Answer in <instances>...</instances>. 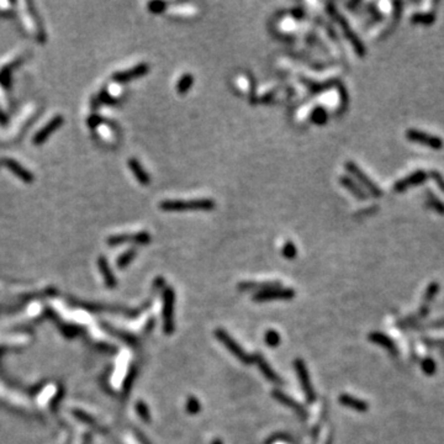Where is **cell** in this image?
<instances>
[{"mask_svg":"<svg viewBox=\"0 0 444 444\" xmlns=\"http://www.w3.org/2000/svg\"><path fill=\"white\" fill-rule=\"evenodd\" d=\"M425 200L428 209L433 210L435 213L440 214V215H444V201L441 200L432 190H426Z\"/></svg>","mask_w":444,"mask_h":444,"instance_id":"44dd1931","label":"cell"},{"mask_svg":"<svg viewBox=\"0 0 444 444\" xmlns=\"http://www.w3.org/2000/svg\"><path fill=\"white\" fill-rule=\"evenodd\" d=\"M438 291H440V284H438V282H431L425 292L426 301H431V300L435 299L436 295L438 294Z\"/></svg>","mask_w":444,"mask_h":444,"instance_id":"4dcf8cb0","label":"cell"},{"mask_svg":"<svg viewBox=\"0 0 444 444\" xmlns=\"http://www.w3.org/2000/svg\"><path fill=\"white\" fill-rule=\"evenodd\" d=\"M274 98V92L268 93V94H264L263 97L259 98V100H257V103H261V104H264V103H269L272 99Z\"/></svg>","mask_w":444,"mask_h":444,"instance_id":"e575fe53","label":"cell"},{"mask_svg":"<svg viewBox=\"0 0 444 444\" xmlns=\"http://www.w3.org/2000/svg\"><path fill=\"white\" fill-rule=\"evenodd\" d=\"M193 84H194L193 74H190V73H185V74L181 75L180 79H179L178 83H176V85H175L176 93L180 95L186 94V93L191 89Z\"/></svg>","mask_w":444,"mask_h":444,"instance_id":"7402d4cb","label":"cell"},{"mask_svg":"<svg viewBox=\"0 0 444 444\" xmlns=\"http://www.w3.org/2000/svg\"><path fill=\"white\" fill-rule=\"evenodd\" d=\"M264 342L267 343V345L271 348H277L278 345L281 342V338H280L279 332L276 330H268L264 334Z\"/></svg>","mask_w":444,"mask_h":444,"instance_id":"cb8c5ba5","label":"cell"},{"mask_svg":"<svg viewBox=\"0 0 444 444\" xmlns=\"http://www.w3.org/2000/svg\"><path fill=\"white\" fill-rule=\"evenodd\" d=\"M215 337L220 340L222 344L224 345V348H226L227 350H229V353H231L234 358H237L239 362L243 363V364L246 365L253 363V354H248V353L241 347V344H239V343L237 342L228 332L224 331L223 329L216 330Z\"/></svg>","mask_w":444,"mask_h":444,"instance_id":"277c9868","label":"cell"},{"mask_svg":"<svg viewBox=\"0 0 444 444\" xmlns=\"http://www.w3.org/2000/svg\"><path fill=\"white\" fill-rule=\"evenodd\" d=\"M174 304H175V292L170 286H166L163 291V330L166 334L174 332L175 324H174Z\"/></svg>","mask_w":444,"mask_h":444,"instance_id":"8992f818","label":"cell"},{"mask_svg":"<svg viewBox=\"0 0 444 444\" xmlns=\"http://www.w3.org/2000/svg\"><path fill=\"white\" fill-rule=\"evenodd\" d=\"M137 437L140 438V441H141V442H142V444H152V443L150 442V441H147V438H146L145 436H143L141 432L137 433Z\"/></svg>","mask_w":444,"mask_h":444,"instance_id":"d590c367","label":"cell"},{"mask_svg":"<svg viewBox=\"0 0 444 444\" xmlns=\"http://www.w3.org/2000/svg\"><path fill=\"white\" fill-rule=\"evenodd\" d=\"M428 176H430V178L432 179L433 181H435V184L438 186V189H440V190L442 191V193H444V176H443V174L441 173V171L432 169V170L428 171Z\"/></svg>","mask_w":444,"mask_h":444,"instance_id":"f546056e","label":"cell"},{"mask_svg":"<svg viewBox=\"0 0 444 444\" xmlns=\"http://www.w3.org/2000/svg\"><path fill=\"white\" fill-rule=\"evenodd\" d=\"M253 363H256V364L258 365L261 373L264 375V378H267V379L269 380V382L274 383V384H278V385L281 384L282 382H281V379H280V377L277 374L276 372H274L273 368L269 365V363L264 359V357L261 354V353H256V354H253Z\"/></svg>","mask_w":444,"mask_h":444,"instance_id":"4fadbf2b","label":"cell"},{"mask_svg":"<svg viewBox=\"0 0 444 444\" xmlns=\"http://www.w3.org/2000/svg\"><path fill=\"white\" fill-rule=\"evenodd\" d=\"M185 410L186 412L190 413V415H196V413L200 412L201 410V403L199 401V398H196L195 396H190L188 397L185 402Z\"/></svg>","mask_w":444,"mask_h":444,"instance_id":"484cf974","label":"cell"},{"mask_svg":"<svg viewBox=\"0 0 444 444\" xmlns=\"http://www.w3.org/2000/svg\"><path fill=\"white\" fill-rule=\"evenodd\" d=\"M281 253H282V257H285L286 259L292 261V259L296 258V256H297L296 246H295V244L290 241L285 242L284 246H282Z\"/></svg>","mask_w":444,"mask_h":444,"instance_id":"4316f807","label":"cell"},{"mask_svg":"<svg viewBox=\"0 0 444 444\" xmlns=\"http://www.w3.org/2000/svg\"><path fill=\"white\" fill-rule=\"evenodd\" d=\"M280 286L279 281H243L238 284V289L241 291H252V290H258L259 291H263V290L272 289V287H278Z\"/></svg>","mask_w":444,"mask_h":444,"instance_id":"e0dca14e","label":"cell"},{"mask_svg":"<svg viewBox=\"0 0 444 444\" xmlns=\"http://www.w3.org/2000/svg\"><path fill=\"white\" fill-rule=\"evenodd\" d=\"M436 369H437V367H436V362L433 359H431V358H427V359H425L422 362V370L427 375L435 374Z\"/></svg>","mask_w":444,"mask_h":444,"instance_id":"1f68e13d","label":"cell"},{"mask_svg":"<svg viewBox=\"0 0 444 444\" xmlns=\"http://www.w3.org/2000/svg\"><path fill=\"white\" fill-rule=\"evenodd\" d=\"M435 11H418L411 15L410 21L413 25H423V26H431L436 22Z\"/></svg>","mask_w":444,"mask_h":444,"instance_id":"d6986e66","label":"cell"},{"mask_svg":"<svg viewBox=\"0 0 444 444\" xmlns=\"http://www.w3.org/2000/svg\"><path fill=\"white\" fill-rule=\"evenodd\" d=\"M166 2L163 1H152L148 4V10L153 14H162L166 10Z\"/></svg>","mask_w":444,"mask_h":444,"instance_id":"d6a6232c","label":"cell"},{"mask_svg":"<svg viewBox=\"0 0 444 444\" xmlns=\"http://www.w3.org/2000/svg\"><path fill=\"white\" fill-rule=\"evenodd\" d=\"M136 410H137L138 415H140V417L142 418L145 422H150L151 411H150V407H148L145 402H142V401H138V402L136 403Z\"/></svg>","mask_w":444,"mask_h":444,"instance_id":"f1b7e54d","label":"cell"},{"mask_svg":"<svg viewBox=\"0 0 444 444\" xmlns=\"http://www.w3.org/2000/svg\"><path fill=\"white\" fill-rule=\"evenodd\" d=\"M310 118H311V121L315 123V125L322 126L327 122V120H329V113H327V111L322 107H317L316 109H314V111L311 112Z\"/></svg>","mask_w":444,"mask_h":444,"instance_id":"603a6c76","label":"cell"},{"mask_svg":"<svg viewBox=\"0 0 444 444\" xmlns=\"http://www.w3.org/2000/svg\"><path fill=\"white\" fill-rule=\"evenodd\" d=\"M301 82L306 85L307 89H309L312 94H320V93L326 92V90L331 89V88L338 85L339 80L332 78V79H329L327 82L320 83V82H314V80L306 79V78H301Z\"/></svg>","mask_w":444,"mask_h":444,"instance_id":"9a60e30c","label":"cell"},{"mask_svg":"<svg viewBox=\"0 0 444 444\" xmlns=\"http://www.w3.org/2000/svg\"><path fill=\"white\" fill-rule=\"evenodd\" d=\"M295 297V291L290 287H272V289L263 290L257 292L253 296V301L266 302L273 300H291Z\"/></svg>","mask_w":444,"mask_h":444,"instance_id":"9c48e42d","label":"cell"},{"mask_svg":"<svg viewBox=\"0 0 444 444\" xmlns=\"http://www.w3.org/2000/svg\"><path fill=\"white\" fill-rule=\"evenodd\" d=\"M428 179H430L428 171L423 170V169H418V170L412 171V173H410L408 175L403 176V178L395 181L392 185V191L397 194L405 193V191H407L408 189L412 188V186L422 185V184L426 183Z\"/></svg>","mask_w":444,"mask_h":444,"instance_id":"52a82bcc","label":"cell"},{"mask_svg":"<svg viewBox=\"0 0 444 444\" xmlns=\"http://www.w3.org/2000/svg\"><path fill=\"white\" fill-rule=\"evenodd\" d=\"M100 269H102L103 274H104V278H105V281H107V284L109 285L110 287L115 286V284H116L115 278H113L112 272L110 271L109 266H108L107 261H105L104 258L100 259Z\"/></svg>","mask_w":444,"mask_h":444,"instance_id":"d4e9b609","label":"cell"},{"mask_svg":"<svg viewBox=\"0 0 444 444\" xmlns=\"http://www.w3.org/2000/svg\"><path fill=\"white\" fill-rule=\"evenodd\" d=\"M294 368L297 374V378H299L302 391L305 393V397H306V400L310 403L315 402V400H316V392H315L314 388H312L311 379H310V374L306 364H305V362L302 359H296L294 360Z\"/></svg>","mask_w":444,"mask_h":444,"instance_id":"ba28073f","label":"cell"},{"mask_svg":"<svg viewBox=\"0 0 444 444\" xmlns=\"http://www.w3.org/2000/svg\"><path fill=\"white\" fill-rule=\"evenodd\" d=\"M213 444H222V442H221L220 440H215V441H214V442H213Z\"/></svg>","mask_w":444,"mask_h":444,"instance_id":"74e56055","label":"cell"},{"mask_svg":"<svg viewBox=\"0 0 444 444\" xmlns=\"http://www.w3.org/2000/svg\"><path fill=\"white\" fill-rule=\"evenodd\" d=\"M405 136L410 142L426 146V147H430L431 150L440 151L444 146V141L440 136L432 135V133L425 132V131L417 130V128H408Z\"/></svg>","mask_w":444,"mask_h":444,"instance_id":"5b68a950","label":"cell"},{"mask_svg":"<svg viewBox=\"0 0 444 444\" xmlns=\"http://www.w3.org/2000/svg\"><path fill=\"white\" fill-rule=\"evenodd\" d=\"M338 400H339L340 405L345 406V407L348 408H352V410L354 411H358V412H365V411H368V408H369L368 402L360 400V398L353 397V396L348 395V393H342Z\"/></svg>","mask_w":444,"mask_h":444,"instance_id":"2e32d148","label":"cell"},{"mask_svg":"<svg viewBox=\"0 0 444 444\" xmlns=\"http://www.w3.org/2000/svg\"><path fill=\"white\" fill-rule=\"evenodd\" d=\"M150 72V65L146 64V63H141V64L136 65V67L131 68V69L125 70V72H118L116 74H113V80L118 83H125L128 80L136 79V78H140L146 75Z\"/></svg>","mask_w":444,"mask_h":444,"instance_id":"8fae6325","label":"cell"},{"mask_svg":"<svg viewBox=\"0 0 444 444\" xmlns=\"http://www.w3.org/2000/svg\"><path fill=\"white\" fill-rule=\"evenodd\" d=\"M329 12L333 19L338 22V25H339L340 29H342L343 34H344L345 39H347L348 42L352 45L355 54L359 56V57H364V56L367 55V47L364 46V44H363L362 40L359 39V36L353 31L350 25L348 24L347 19H344L332 4H329Z\"/></svg>","mask_w":444,"mask_h":444,"instance_id":"7a4b0ae2","label":"cell"},{"mask_svg":"<svg viewBox=\"0 0 444 444\" xmlns=\"http://www.w3.org/2000/svg\"><path fill=\"white\" fill-rule=\"evenodd\" d=\"M297 10H299V11H292V15H294L295 17H301L302 15H304L302 14V11H300L301 9H297Z\"/></svg>","mask_w":444,"mask_h":444,"instance_id":"8d00e7d4","label":"cell"},{"mask_svg":"<svg viewBox=\"0 0 444 444\" xmlns=\"http://www.w3.org/2000/svg\"><path fill=\"white\" fill-rule=\"evenodd\" d=\"M369 340H372L373 343H377L380 347L385 348L390 353H396V345L393 344L392 340L388 337L387 334L382 332H372L369 334Z\"/></svg>","mask_w":444,"mask_h":444,"instance_id":"ffe728a7","label":"cell"},{"mask_svg":"<svg viewBox=\"0 0 444 444\" xmlns=\"http://www.w3.org/2000/svg\"><path fill=\"white\" fill-rule=\"evenodd\" d=\"M338 89H339V94H340V110H344L348 105V93L345 90V88L343 87L340 83H338Z\"/></svg>","mask_w":444,"mask_h":444,"instance_id":"836d02e7","label":"cell"},{"mask_svg":"<svg viewBox=\"0 0 444 444\" xmlns=\"http://www.w3.org/2000/svg\"><path fill=\"white\" fill-rule=\"evenodd\" d=\"M339 184L345 189V190L349 191L355 199L360 201L368 200V193L349 175H340L339 176Z\"/></svg>","mask_w":444,"mask_h":444,"instance_id":"7c38bea8","label":"cell"},{"mask_svg":"<svg viewBox=\"0 0 444 444\" xmlns=\"http://www.w3.org/2000/svg\"><path fill=\"white\" fill-rule=\"evenodd\" d=\"M135 257H136V251L135 249H130V251H127L126 253H123L122 256L117 259L116 264H117L118 268H125L127 264H130L131 262L133 261V258H135Z\"/></svg>","mask_w":444,"mask_h":444,"instance_id":"83f0119b","label":"cell"},{"mask_svg":"<svg viewBox=\"0 0 444 444\" xmlns=\"http://www.w3.org/2000/svg\"><path fill=\"white\" fill-rule=\"evenodd\" d=\"M128 166H130L131 171L133 173V175L136 176V179H137L142 185H148V184L151 183L150 174L143 169V166H141V163L138 162L136 158H131V160L128 161Z\"/></svg>","mask_w":444,"mask_h":444,"instance_id":"ac0fdd59","label":"cell"},{"mask_svg":"<svg viewBox=\"0 0 444 444\" xmlns=\"http://www.w3.org/2000/svg\"><path fill=\"white\" fill-rule=\"evenodd\" d=\"M110 244H118L123 242H136L140 244H147L151 242V234L147 232H138V233L131 234H120V236H113L109 239Z\"/></svg>","mask_w":444,"mask_h":444,"instance_id":"5bb4252c","label":"cell"},{"mask_svg":"<svg viewBox=\"0 0 444 444\" xmlns=\"http://www.w3.org/2000/svg\"><path fill=\"white\" fill-rule=\"evenodd\" d=\"M273 397L276 398V400L279 401L280 403H282V405H285V406H287L289 408H291L294 412H296V415L299 416L301 420H306V417H307L306 408H305L301 403H299L297 401H295L291 396L286 395V393H284L282 391H280V390H274Z\"/></svg>","mask_w":444,"mask_h":444,"instance_id":"30bf717a","label":"cell"},{"mask_svg":"<svg viewBox=\"0 0 444 444\" xmlns=\"http://www.w3.org/2000/svg\"><path fill=\"white\" fill-rule=\"evenodd\" d=\"M161 210L166 213L183 211H211L215 209V201L211 199H193V200H166L160 204Z\"/></svg>","mask_w":444,"mask_h":444,"instance_id":"6da1fadb","label":"cell"},{"mask_svg":"<svg viewBox=\"0 0 444 444\" xmlns=\"http://www.w3.org/2000/svg\"><path fill=\"white\" fill-rule=\"evenodd\" d=\"M345 166V170L349 173V176H352L354 180L358 181V184L363 186L365 191L370 195H373L374 198H380L383 195V190L380 189V186L360 168L359 166L357 165L355 162H352V161H348L347 163L344 165Z\"/></svg>","mask_w":444,"mask_h":444,"instance_id":"3957f363","label":"cell"}]
</instances>
